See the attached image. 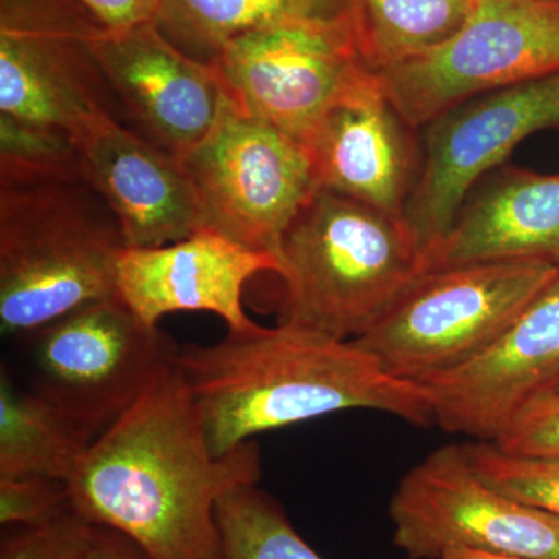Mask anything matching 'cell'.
Segmentation results:
<instances>
[{
    "label": "cell",
    "mask_w": 559,
    "mask_h": 559,
    "mask_svg": "<svg viewBox=\"0 0 559 559\" xmlns=\"http://www.w3.org/2000/svg\"><path fill=\"white\" fill-rule=\"evenodd\" d=\"M105 31L119 32L156 22L162 0H73Z\"/></svg>",
    "instance_id": "27"
},
{
    "label": "cell",
    "mask_w": 559,
    "mask_h": 559,
    "mask_svg": "<svg viewBox=\"0 0 559 559\" xmlns=\"http://www.w3.org/2000/svg\"><path fill=\"white\" fill-rule=\"evenodd\" d=\"M559 72V0H477L450 39L377 73L415 130L489 94Z\"/></svg>",
    "instance_id": "7"
},
{
    "label": "cell",
    "mask_w": 559,
    "mask_h": 559,
    "mask_svg": "<svg viewBox=\"0 0 559 559\" xmlns=\"http://www.w3.org/2000/svg\"><path fill=\"white\" fill-rule=\"evenodd\" d=\"M178 366L215 457L261 432L342 411H378L436 425L429 390L399 380L355 341L278 323L229 331L215 345H179Z\"/></svg>",
    "instance_id": "2"
},
{
    "label": "cell",
    "mask_w": 559,
    "mask_h": 559,
    "mask_svg": "<svg viewBox=\"0 0 559 559\" xmlns=\"http://www.w3.org/2000/svg\"><path fill=\"white\" fill-rule=\"evenodd\" d=\"M102 31L73 0H0V120L72 142L94 117L117 119L94 53Z\"/></svg>",
    "instance_id": "8"
},
{
    "label": "cell",
    "mask_w": 559,
    "mask_h": 559,
    "mask_svg": "<svg viewBox=\"0 0 559 559\" xmlns=\"http://www.w3.org/2000/svg\"><path fill=\"white\" fill-rule=\"evenodd\" d=\"M440 559H540L522 557V555L498 554V551H484L473 549H451L444 551Z\"/></svg>",
    "instance_id": "29"
},
{
    "label": "cell",
    "mask_w": 559,
    "mask_h": 559,
    "mask_svg": "<svg viewBox=\"0 0 559 559\" xmlns=\"http://www.w3.org/2000/svg\"><path fill=\"white\" fill-rule=\"evenodd\" d=\"M547 130H559V72L462 103L419 130L421 168L403 221L425 257L474 187L525 139Z\"/></svg>",
    "instance_id": "11"
},
{
    "label": "cell",
    "mask_w": 559,
    "mask_h": 559,
    "mask_svg": "<svg viewBox=\"0 0 559 559\" xmlns=\"http://www.w3.org/2000/svg\"><path fill=\"white\" fill-rule=\"evenodd\" d=\"M72 509L64 481L44 477L0 479L2 527H39Z\"/></svg>",
    "instance_id": "25"
},
{
    "label": "cell",
    "mask_w": 559,
    "mask_h": 559,
    "mask_svg": "<svg viewBox=\"0 0 559 559\" xmlns=\"http://www.w3.org/2000/svg\"><path fill=\"white\" fill-rule=\"evenodd\" d=\"M92 440L2 364L0 479L44 477L68 484Z\"/></svg>",
    "instance_id": "20"
},
{
    "label": "cell",
    "mask_w": 559,
    "mask_h": 559,
    "mask_svg": "<svg viewBox=\"0 0 559 559\" xmlns=\"http://www.w3.org/2000/svg\"><path fill=\"white\" fill-rule=\"evenodd\" d=\"M0 559H81L90 547L95 525L75 510L39 527H5Z\"/></svg>",
    "instance_id": "24"
},
{
    "label": "cell",
    "mask_w": 559,
    "mask_h": 559,
    "mask_svg": "<svg viewBox=\"0 0 559 559\" xmlns=\"http://www.w3.org/2000/svg\"><path fill=\"white\" fill-rule=\"evenodd\" d=\"M462 447L473 468L492 487L559 516V460L509 454L492 441Z\"/></svg>",
    "instance_id": "23"
},
{
    "label": "cell",
    "mask_w": 559,
    "mask_h": 559,
    "mask_svg": "<svg viewBox=\"0 0 559 559\" xmlns=\"http://www.w3.org/2000/svg\"><path fill=\"white\" fill-rule=\"evenodd\" d=\"M127 248L119 221L81 170L75 146L0 154V329L27 336L116 297Z\"/></svg>",
    "instance_id": "3"
},
{
    "label": "cell",
    "mask_w": 559,
    "mask_h": 559,
    "mask_svg": "<svg viewBox=\"0 0 559 559\" xmlns=\"http://www.w3.org/2000/svg\"><path fill=\"white\" fill-rule=\"evenodd\" d=\"M417 132L367 70L323 114L304 146L319 189L403 219L421 168Z\"/></svg>",
    "instance_id": "15"
},
{
    "label": "cell",
    "mask_w": 559,
    "mask_h": 559,
    "mask_svg": "<svg viewBox=\"0 0 559 559\" xmlns=\"http://www.w3.org/2000/svg\"><path fill=\"white\" fill-rule=\"evenodd\" d=\"M280 323L353 341L426 271L403 219L318 189L283 235Z\"/></svg>",
    "instance_id": "4"
},
{
    "label": "cell",
    "mask_w": 559,
    "mask_h": 559,
    "mask_svg": "<svg viewBox=\"0 0 559 559\" xmlns=\"http://www.w3.org/2000/svg\"><path fill=\"white\" fill-rule=\"evenodd\" d=\"M352 22V0H162L156 25L180 50L210 62L229 40L260 28Z\"/></svg>",
    "instance_id": "19"
},
{
    "label": "cell",
    "mask_w": 559,
    "mask_h": 559,
    "mask_svg": "<svg viewBox=\"0 0 559 559\" xmlns=\"http://www.w3.org/2000/svg\"><path fill=\"white\" fill-rule=\"evenodd\" d=\"M492 443L522 457L559 460V396L530 404Z\"/></svg>",
    "instance_id": "26"
},
{
    "label": "cell",
    "mask_w": 559,
    "mask_h": 559,
    "mask_svg": "<svg viewBox=\"0 0 559 559\" xmlns=\"http://www.w3.org/2000/svg\"><path fill=\"white\" fill-rule=\"evenodd\" d=\"M557 270L480 263L425 271L353 341L392 377L425 384L484 353Z\"/></svg>",
    "instance_id": "5"
},
{
    "label": "cell",
    "mask_w": 559,
    "mask_h": 559,
    "mask_svg": "<svg viewBox=\"0 0 559 559\" xmlns=\"http://www.w3.org/2000/svg\"><path fill=\"white\" fill-rule=\"evenodd\" d=\"M477 0H352V21L371 72L432 50L468 20Z\"/></svg>",
    "instance_id": "21"
},
{
    "label": "cell",
    "mask_w": 559,
    "mask_h": 559,
    "mask_svg": "<svg viewBox=\"0 0 559 559\" xmlns=\"http://www.w3.org/2000/svg\"><path fill=\"white\" fill-rule=\"evenodd\" d=\"M448 432L498 440L530 404L559 388V267L477 358L426 381Z\"/></svg>",
    "instance_id": "14"
},
{
    "label": "cell",
    "mask_w": 559,
    "mask_h": 559,
    "mask_svg": "<svg viewBox=\"0 0 559 559\" xmlns=\"http://www.w3.org/2000/svg\"><path fill=\"white\" fill-rule=\"evenodd\" d=\"M94 53L117 119L178 159L218 121L227 98L218 72L176 47L156 22L102 31Z\"/></svg>",
    "instance_id": "13"
},
{
    "label": "cell",
    "mask_w": 559,
    "mask_h": 559,
    "mask_svg": "<svg viewBox=\"0 0 559 559\" xmlns=\"http://www.w3.org/2000/svg\"><path fill=\"white\" fill-rule=\"evenodd\" d=\"M491 173L426 253V271L480 263L559 267V173L503 165Z\"/></svg>",
    "instance_id": "18"
},
{
    "label": "cell",
    "mask_w": 559,
    "mask_h": 559,
    "mask_svg": "<svg viewBox=\"0 0 559 559\" xmlns=\"http://www.w3.org/2000/svg\"><path fill=\"white\" fill-rule=\"evenodd\" d=\"M81 559H148V557L121 533L95 525L90 547Z\"/></svg>",
    "instance_id": "28"
},
{
    "label": "cell",
    "mask_w": 559,
    "mask_h": 559,
    "mask_svg": "<svg viewBox=\"0 0 559 559\" xmlns=\"http://www.w3.org/2000/svg\"><path fill=\"white\" fill-rule=\"evenodd\" d=\"M210 62L238 109L301 145L342 92L370 70L352 22L248 32Z\"/></svg>",
    "instance_id": "12"
},
{
    "label": "cell",
    "mask_w": 559,
    "mask_h": 559,
    "mask_svg": "<svg viewBox=\"0 0 559 559\" xmlns=\"http://www.w3.org/2000/svg\"><path fill=\"white\" fill-rule=\"evenodd\" d=\"M28 388L92 441L134 406L179 345L117 297L27 334Z\"/></svg>",
    "instance_id": "6"
},
{
    "label": "cell",
    "mask_w": 559,
    "mask_h": 559,
    "mask_svg": "<svg viewBox=\"0 0 559 559\" xmlns=\"http://www.w3.org/2000/svg\"><path fill=\"white\" fill-rule=\"evenodd\" d=\"M81 170L108 202L127 248H159L204 229L200 193L183 162L110 114L72 138Z\"/></svg>",
    "instance_id": "16"
},
{
    "label": "cell",
    "mask_w": 559,
    "mask_h": 559,
    "mask_svg": "<svg viewBox=\"0 0 559 559\" xmlns=\"http://www.w3.org/2000/svg\"><path fill=\"white\" fill-rule=\"evenodd\" d=\"M182 162L200 193L205 227L275 257L289 224L319 189L305 146L229 97L207 138Z\"/></svg>",
    "instance_id": "9"
},
{
    "label": "cell",
    "mask_w": 559,
    "mask_h": 559,
    "mask_svg": "<svg viewBox=\"0 0 559 559\" xmlns=\"http://www.w3.org/2000/svg\"><path fill=\"white\" fill-rule=\"evenodd\" d=\"M550 395H557V396H559V388H558L557 390H555V392H554V393H550ZM547 396H549V395H547Z\"/></svg>",
    "instance_id": "30"
},
{
    "label": "cell",
    "mask_w": 559,
    "mask_h": 559,
    "mask_svg": "<svg viewBox=\"0 0 559 559\" xmlns=\"http://www.w3.org/2000/svg\"><path fill=\"white\" fill-rule=\"evenodd\" d=\"M260 473L252 440L224 457L210 452L173 359L92 441L66 487L80 516L127 536L148 559H223L219 500Z\"/></svg>",
    "instance_id": "1"
},
{
    "label": "cell",
    "mask_w": 559,
    "mask_h": 559,
    "mask_svg": "<svg viewBox=\"0 0 559 559\" xmlns=\"http://www.w3.org/2000/svg\"><path fill=\"white\" fill-rule=\"evenodd\" d=\"M223 559H322L257 484L227 492L218 503Z\"/></svg>",
    "instance_id": "22"
},
{
    "label": "cell",
    "mask_w": 559,
    "mask_h": 559,
    "mask_svg": "<svg viewBox=\"0 0 559 559\" xmlns=\"http://www.w3.org/2000/svg\"><path fill=\"white\" fill-rule=\"evenodd\" d=\"M280 271L278 257L204 227L159 248L121 250L116 297L150 326L173 312L202 311L219 316L229 331L246 333L259 326L242 307L246 285L261 272Z\"/></svg>",
    "instance_id": "17"
},
{
    "label": "cell",
    "mask_w": 559,
    "mask_h": 559,
    "mask_svg": "<svg viewBox=\"0 0 559 559\" xmlns=\"http://www.w3.org/2000/svg\"><path fill=\"white\" fill-rule=\"evenodd\" d=\"M393 544L409 559L451 549L559 559V516L492 487L462 444L430 452L390 499Z\"/></svg>",
    "instance_id": "10"
}]
</instances>
